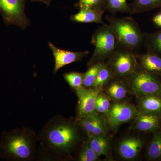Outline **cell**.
<instances>
[{
	"label": "cell",
	"instance_id": "obj_1",
	"mask_svg": "<svg viewBox=\"0 0 161 161\" xmlns=\"http://www.w3.org/2000/svg\"><path fill=\"white\" fill-rule=\"evenodd\" d=\"M79 139L77 127L60 115L50 119L43 127L38 137L45 154L60 159L69 154Z\"/></svg>",
	"mask_w": 161,
	"mask_h": 161
},
{
	"label": "cell",
	"instance_id": "obj_2",
	"mask_svg": "<svg viewBox=\"0 0 161 161\" xmlns=\"http://www.w3.org/2000/svg\"><path fill=\"white\" fill-rule=\"evenodd\" d=\"M38 137L31 128H16L3 132L0 140V157L7 161L34 159Z\"/></svg>",
	"mask_w": 161,
	"mask_h": 161
},
{
	"label": "cell",
	"instance_id": "obj_3",
	"mask_svg": "<svg viewBox=\"0 0 161 161\" xmlns=\"http://www.w3.org/2000/svg\"><path fill=\"white\" fill-rule=\"evenodd\" d=\"M107 20L120 47L132 51L144 42V34L132 18H116L106 16Z\"/></svg>",
	"mask_w": 161,
	"mask_h": 161
},
{
	"label": "cell",
	"instance_id": "obj_4",
	"mask_svg": "<svg viewBox=\"0 0 161 161\" xmlns=\"http://www.w3.org/2000/svg\"><path fill=\"white\" fill-rule=\"evenodd\" d=\"M91 43L95 48L88 62L89 66L109 59L120 47L109 24L98 27L92 36Z\"/></svg>",
	"mask_w": 161,
	"mask_h": 161
},
{
	"label": "cell",
	"instance_id": "obj_5",
	"mask_svg": "<svg viewBox=\"0 0 161 161\" xmlns=\"http://www.w3.org/2000/svg\"><path fill=\"white\" fill-rule=\"evenodd\" d=\"M131 89L140 97L147 95L161 96V78L149 73L141 67L129 76Z\"/></svg>",
	"mask_w": 161,
	"mask_h": 161
},
{
	"label": "cell",
	"instance_id": "obj_6",
	"mask_svg": "<svg viewBox=\"0 0 161 161\" xmlns=\"http://www.w3.org/2000/svg\"><path fill=\"white\" fill-rule=\"evenodd\" d=\"M27 0H0V14L6 26L14 25L23 29L29 26V19L25 14Z\"/></svg>",
	"mask_w": 161,
	"mask_h": 161
},
{
	"label": "cell",
	"instance_id": "obj_7",
	"mask_svg": "<svg viewBox=\"0 0 161 161\" xmlns=\"http://www.w3.org/2000/svg\"><path fill=\"white\" fill-rule=\"evenodd\" d=\"M114 76L129 77L137 67V62L132 51L119 48L108 61Z\"/></svg>",
	"mask_w": 161,
	"mask_h": 161
},
{
	"label": "cell",
	"instance_id": "obj_8",
	"mask_svg": "<svg viewBox=\"0 0 161 161\" xmlns=\"http://www.w3.org/2000/svg\"><path fill=\"white\" fill-rule=\"evenodd\" d=\"M138 113L136 108L132 105L114 103L107 113L108 123L110 128L116 129L122 124L130 121Z\"/></svg>",
	"mask_w": 161,
	"mask_h": 161
},
{
	"label": "cell",
	"instance_id": "obj_9",
	"mask_svg": "<svg viewBox=\"0 0 161 161\" xmlns=\"http://www.w3.org/2000/svg\"><path fill=\"white\" fill-rule=\"evenodd\" d=\"M78 98L79 118L96 113V103L99 90L82 86L76 90Z\"/></svg>",
	"mask_w": 161,
	"mask_h": 161
},
{
	"label": "cell",
	"instance_id": "obj_10",
	"mask_svg": "<svg viewBox=\"0 0 161 161\" xmlns=\"http://www.w3.org/2000/svg\"><path fill=\"white\" fill-rule=\"evenodd\" d=\"M48 46L55 59L54 74H56L60 69L70 64L80 61L89 53L88 51L81 52H73L60 49L49 42Z\"/></svg>",
	"mask_w": 161,
	"mask_h": 161
},
{
	"label": "cell",
	"instance_id": "obj_11",
	"mask_svg": "<svg viewBox=\"0 0 161 161\" xmlns=\"http://www.w3.org/2000/svg\"><path fill=\"white\" fill-rule=\"evenodd\" d=\"M79 124L89 137L104 136L105 134L104 122L96 113L80 118Z\"/></svg>",
	"mask_w": 161,
	"mask_h": 161
},
{
	"label": "cell",
	"instance_id": "obj_12",
	"mask_svg": "<svg viewBox=\"0 0 161 161\" xmlns=\"http://www.w3.org/2000/svg\"><path fill=\"white\" fill-rule=\"evenodd\" d=\"M143 146L141 139L130 137L122 141L119 147V153L123 158L132 160L140 152Z\"/></svg>",
	"mask_w": 161,
	"mask_h": 161
},
{
	"label": "cell",
	"instance_id": "obj_13",
	"mask_svg": "<svg viewBox=\"0 0 161 161\" xmlns=\"http://www.w3.org/2000/svg\"><path fill=\"white\" fill-rule=\"evenodd\" d=\"M136 127L141 132L154 133L161 128V116L140 113L137 115Z\"/></svg>",
	"mask_w": 161,
	"mask_h": 161
},
{
	"label": "cell",
	"instance_id": "obj_14",
	"mask_svg": "<svg viewBox=\"0 0 161 161\" xmlns=\"http://www.w3.org/2000/svg\"><path fill=\"white\" fill-rule=\"evenodd\" d=\"M140 66L143 69L161 78V56L147 51L138 56Z\"/></svg>",
	"mask_w": 161,
	"mask_h": 161
},
{
	"label": "cell",
	"instance_id": "obj_15",
	"mask_svg": "<svg viewBox=\"0 0 161 161\" xmlns=\"http://www.w3.org/2000/svg\"><path fill=\"white\" fill-rule=\"evenodd\" d=\"M140 113L161 116V96L151 95L140 97Z\"/></svg>",
	"mask_w": 161,
	"mask_h": 161
},
{
	"label": "cell",
	"instance_id": "obj_16",
	"mask_svg": "<svg viewBox=\"0 0 161 161\" xmlns=\"http://www.w3.org/2000/svg\"><path fill=\"white\" fill-rule=\"evenodd\" d=\"M105 10L80 9L78 13L71 16V21L78 23H97L103 24V15Z\"/></svg>",
	"mask_w": 161,
	"mask_h": 161
},
{
	"label": "cell",
	"instance_id": "obj_17",
	"mask_svg": "<svg viewBox=\"0 0 161 161\" xmlns=\"http://www.w3.org/2000/svg\"><path fill=\"white\" fill-rule=\"evenodd\" d=\"M153 133L147 148V157L150 160H158L161 159V128Z\"/></svg>",
	"mask_w": 161,
	"mask_h": 161
},
{
	"label": "cell",
	"instance_id": "obj_18",
	"mask_svg": "<svg viewBox=\"0 0 161 161\" xmlns=\"http://www.w3.org/2000/svg\"><path fill=\"white\" fill-rule=\"evenodd\" d=\"M130 14L141 13L161 7V0H133Z\"/></svg>",
	"mask_w": 161,
	"mask_h": 161
},
{
	"label": "cell",
	"instance_id": "obj_19",
	"mask_svg": "<svg viewBox=\"0 0 161 161\" xmlns=\"http://www.w3.org/2000/svg\"><path fill=\"white\" fill-rule=\"evenodd\" d=\"M144 43L147 51L161 56V30L144 34Z\"/></svg>",
	"mask_w": 161,
	"mask_h": 161
},
{
	"label": "cell",
	"instance_id": "obj_20",
	"mask_svg": "<svg viewBox=\"0 0 161 161\" xmlns=\"http://www.w3.org/2000/svg\"><path fill=\"white\" fill-rule=\"evenodd\" d=\"M114 76L108 62H103L102 66L99 69L97 78L92 87L99 90Z\"/></svg>",
	"mask_w": 161,
	"mask_h": 161
},
{
	"label": "cell",
	"instance_id": "obj_21",
	"mask_svg": "<svg viewBox=\"0 0 161 161\" xmlns=\"http://www.w3.org/2000/svg\"><path fill=\"white\" fill-rule=\"evenodd\" d=\"M88 143L98 156L106 155L108 152L109 144L104 136H94L89 137Z\"/></svg>",
	"mask_w": 161,
	"mask_h": 161
},
{
	"label": "cell",
	"instance_id": "obj_22",
	"mask_svg": "<svg viewBox=\"0 0 161 161\" xmlns=\"http://www.w3.org/2000/svg\"><path fill=\"white\" fill-rule=\"evenodd\" d=\"M105 9L113 14L131 12V8L127 0H106Z\"/></svg>",
	"mask_w": 161,
	"mask_h": 161
},
{
	"label": "cell",
	"instance_id": "obj_23",
	"mask_svg": "<svg viewBox=\"0 0 161 161\" xmlns=\"http://www.w3.org/2000/svg\"><path fill=\"white\" fill-rule=\"evenodd\" d=\"M110 97L115 100H120L126 96V88L124 84L119 81H112L107 90Z\"/></svg>",
	"mask_w": 161,
	"mask_h": 161
},
{
	"label": "cell",
	"instance_id": "obj_24",
	"mask_svg": "<svg viewBox=\"0 0 161 161\" xmlns=\"http://www.w3.org/2000/svg\"><path fill=\"white\" fill-rule=\"evenodd\" d=\"M102 64L103 62H99L90 66L86 73L84 74L82 86L85 88H91L93 86Z\"/></svg>",
	"mask_w": 161,
	"mask_h": 161
},
{
	"label": "cell",
	"instance_id": "obj_25",
	"mask_svg": "<svg viewBox=\"0 0 161 161\" xmlns=\"http://www.w3.org/2000/svg\"><path fill=\"white\" fill-rule=\"evenodd\" d=\"M106 0H78L76 6L80 9H92L105 11Z\"/></svg>",
	"mask_w": 161,
	"mask_h": 161
},
{
	"label": "cell",
	"instance_id": "obj_26",
	"mask_svg": "<svg viewBox=\"0 0 161 161\" xmlns=\"http://www.w3.org/2000/svg\"><path fill=\"white\" fill-rule=\"evenodd\" d=\"M83 76L82 73L70 72L64 74V78L70 86L76 90L82 86Z\"/></svg>",
	"mask_w": 161,
	"mask_h": 161
},
{
	"label": "cell",
	"instance_id": "obj_27",
	"mask_svg": "<svg viewBox=\"0 0 161 161\" xmlns=\"http://www.w3.org/2000/svg\"><path fill=\"white\" fill-rule=\"evenodd\" d=\"M99 156L92 149L88 142L84 145L78 157L80 161H95L97 160Z\"/></svg>",
	"mask_w": 161,
	"mask_h": 161
},
{
	"label": "cell",
	"instance_id": "obj_28",
	"mask_svg": "<svg viewBox=\"0 0 161 161\" xmlns=\"http://www.w3.org/2000/svg\"><path fill=\"white\" fill-rule=\"evenodd\" d=\"M111 108L109 98L103 94L99 93L96 100V112L108 113Z\"/></svg>",
	"mask_w": 161,
	"mask_h": 161
},
{
	"label": "cell",
	"instance_id": "obj_29",
	"mask_svg": "<svg viewBox=\"0 0 161 161\" xmlns=\"http://www.w3.org/2000/svg\"><path fill=\"white\" fill-rule=\"evenodd\" d=\"M153 21L157 26L161 27V13L156 15L153 17Z\"/></svg>",
	"mask_w": 161,
	"mask_h": 161
},
{
	"label": "cell",
	"instance_id": "obj_30",
	"mask_svg": "<svg viewBox=\"0 0 161 161\" xmlns=\"http://www.w3.org/2000/svg\"><path fill=\"white\" fill-rule=\"evenodd\" d=\"M52 1L53 0H44V3L47 6H49Z\"/></svg>",
	"mask_w": 161,
	"mask_h": 161
},
{
	"label": "cell",
	"instance_id": "obj_31",
	"mask_svg": "<svg viewBox=\"0 0 161 161\" xmlns=\"http://www.w3.org/2000/svg\"><path fill=\"white\" fill-rule=\"evenodd\" d=\"M33 2H41L44 3V0H30Z\"/></svg>",
	"mask_w": 161,
	"mask_h": 161
}]
</instances>
